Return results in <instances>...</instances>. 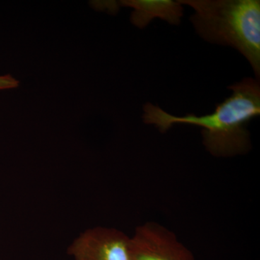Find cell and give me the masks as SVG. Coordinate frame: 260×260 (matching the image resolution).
I'll use <instances>...</instances> for the list:
<instances>
[{
	"label": "cell",
	"instance_id": "cell-1",
	"mask_svg": "<svg viewBox=\"0 0 260 260\" xmlns=\"http://www.w3.org/2000/svg\"><path fill=\"white\" fill-rule=\"evenodd\" d=\"M229 88L232 90V95L218 104L213 114L176 116L147 103L143 108V121L158 128L160 133H166L177 124L201 126L203 145L211 155L233 157L246 154L251 148L246 126L260 114L259 83L245 78Z\"/></svg>",
	"mask_w": 260,
	"mask_h": 260
},
{
	"label": "cell",
	"instance_id": "cell-2",
	"mask_svg": "<svg viewBox=\"0 0 260 260\" xmlns=\"http://www.w3.org/2000/svg\"><path fill=\"white\" fill-rule=\"evenodd\" d=\"M194 10L191 23L207 42L237 49L260 75L259 0H178Z\"/></svg>",
	"mask_w": 260,
	"mask_h": 260
},
{
	"label": "cell",
	"instance_id": "cell-3",
	"mask_svg": "<svg viewBox=\"0 0 260 260\" xmlns=\"http://www.w3.org/2000/svg\"><path fill=\"white\" fill-rule=\"evenodd\" d=\"M129 260H196L174 232L153 221L137 227L129 237Z\"/></svg>",
	"mask_w": 260,
	"mask_h": 260
},
{
	"label": "cell",
	"instance_id": "cell-4",
	"mask_svg": "<svg viewBox=\"0 0 260 260\" xmlns=\"http://www.w3.org/2000/svg\"><path fill=\"white\" fill-rule=\"evenodd\" d=\"M129 239L114 228L93 227L78 235L68 253L74 260H129Z\"/></svg>",
	"mask_w": 260,
	"mask_h": 260
},
{
	"label": "cell",
	"instance_id": "cell-5",
	"mask_svg": "<svg viewBox=\"0 0 260 260\" xmlns=\"http://www.w3.org/2000/svg\"><path fill=\"white\" fill-rule=\"evenodd\" d=\"M122 6L133 8L132 23L140 28L146 27L153 19L160 18L172 25H179L183 16L182 5L172 0H124Z\"/></svg>",
	"mask_w": 260,
	"mask_h": 260
},
{
	"label": "cell",
	"instance_id": "cell-6",
	"mask_svg": "<svg viewBox=\"0 0 260 260\" xmlns=\"http://www.w3.org/2000/svg\"><path fill=\"white\" fill-rule=\"evenodd\" d=\"M19 82L10 75L0 76V90L17 88Z\"/></svg>",
	"mask_w": 260,
	"mask_h": 260
}]
</instances>
